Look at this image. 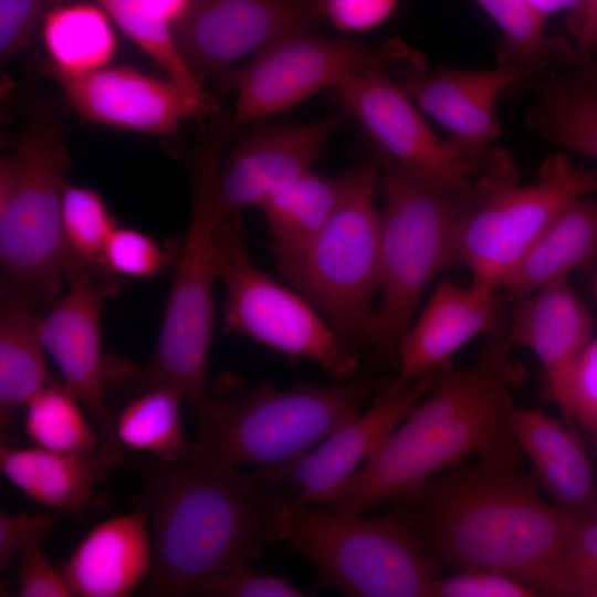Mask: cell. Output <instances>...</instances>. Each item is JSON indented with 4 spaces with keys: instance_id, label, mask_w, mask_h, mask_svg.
<instances>
[{
    "instance_id": "cell-1",
    "label": "cell",
    "mask_w": 597,
    "mask_h": 597,
    "mask_svg": "<svg viewBox=\"0 0 597 597\" xmlns=\"http://www.w3.org/2000/svg\"><path fill=\"white\" fill-rule=\"evenodd\" d=\"M520 460L449 467L398 500V510L438 568L489 569L537 596H567L563 552L578 517L549 504Z\"/></svg>"
},
{
    "instance_id": "cell-2",
    "label": "cell",
    "mask_w": 597,
    "mask_h": 597,
    "mask_svg": "<svg viewBox=\"0 0 597 597\" xmlns=\"http://www.w3.org/2000/svg\"><path fill=\"white\" fill-rule=\"evenodd\" d=\"M238 467L198 442L177 461H139L138 505L153 531L148 595H195L208 579L248 567L276 541L274 517L286 490Z\"/></svg>"
},
{
    "instance_id": "cell-3",
    "label": "cell",
    "mask_w": 597,
    "mask_h": 597,
    "mask_svg": "<svg viewBox=\"0 0 597 597\" xmlns=\"http://www.w3.org/2000/svg\"><path fill=\"white\" fill-rule=\"evenodd\" d=\"M512 347L496 337L469 366L451 359L438 366L430 391L321 507L364 514L469 458L520 459L510 417L525 369Z\"/></svg>"
},
{
    "instance_id": "cell-4",
    "label": "cell",
    "mask_w": 597,
    "mask_h": 597,
    "mask_svg": "<svg viewBox=\"0 0 597 597\" xmlns=\"http://www.w3.org/2000/svg\"><path fill=\"white\" fill-rule=\"evenodd\" d=\"M69 154L57 121L33 111L11 151L0 160L2 291L43 314L66 276L81 268L63 228L62 199Z\"/></svg>"
},
{
    "instance_id": "cell-5",
    "label": "cell",
    "mask_w": 597,
    "mask_h": 597,
    "mask_svg": "<svg viewBox=\"0 0 597 597\" xmlns=\"http://www.w3.org/2000/svg\"><path fill=\"white\" fill-rule=\"evenodd\" d=\"M380 304L367 346L376 358L395 357L429 282L460 265V235L476 208L460 195L411 172L381 153Z\"/></svg>"
},
{
    "instance_id": "cell-6",
    "label": "cell",
    "mask_w": 597,
    "mask_h": 597,
    "mask_svg": "<svg viewBox=\"0 0 597 597\" xmlns=\"http://www.w3.org/2000/svg\"><path fill=\"white\" fill-rule=\"evenodd\" d=\"M274 532L315 570L321 587L356 597H429L438 566L397 509L380 516L279 500Z\"/></svg>"
},
{
    "instance_id": "cell-7",
    "label": "cell",
    "mask_w": 597,
    "mask_h": 597,
    "mask_svg": "<svg viewBox=\"0 0 597 597\" xmlns=\"http://www.w3.org/2000/svg\"><path fill=\"white\" fill-rule=\"evenodd\" d=\"M383 386L375 378L355 377L328 387L263 384L214 391L193 416L197 442L235 465H281L331 436Z\"/></svg>"
},
{
    "instance_id": "cell-8",
    "label": "cell",
    "mask_w": 597,
    "mask_h": 597,
    "mask_svg": "<svg viewBox=\"0 0 597 597\" xmlns=\"http://www.w3.org/2000/svg\"><path fill=\"white\" fill-rule=\"evenodd\" d=\"M377 179L373 166L352 169L347 193L326 226L300 248L274 255L280 274L326 315L341 345L358 359L381 280Z\"/></svg>"
},
{
    "instance_id": "cell-9",
    "label": "cell",
    "mask_w": 597,
    "mask_h": 597,
    "mask_svg": "<svg viewBox=\"0 0 597 597\" xmlns=\"http://www.w3.org/2000/svg\"><path fill=\"white\" fill-rule=\"evenodd\" d=\"M484 164L476 182L483 202L463 224L460 265L471 270V284L496 292L548 223L572 201L597 190V172L557 153L543 163L534 184L517 186L502 150L492 148Z\"/></svg>"
},
{
    "instance_id": "cell-10",
    "label": "cell",
    "mask_w": 597,
    "mask_h": 597,
    "mask_svg": "<svg viewBox=\"0 0 597 597\" xmlns=\"http://www.w3.org/2000/svg\"><path fill=\"white\" fill-rule=\"evenodd\" d=\"M219 227L205 207L191 203L189 227L175 259L172 285L153 357L142 368L118 363L113 376L135 396L157 386L175 388L193 416L210 397L208 364Z\"/></svg>"
},
{
    "instance_id": "cell-11",
    "label": "cell",
    "mask_w": 597,
    "mask_h": 597,
    "mask_svg": "<svg viewBox=\"0 0 597 597\" xmlns=\"http://www.w3.org/2000/svg\"><path fill=\"white\" fill-rule=\"evenodd\" d=\"M216 272L226 290L224 332L313 360L336 383L357 377L359 359L341 345L310 303L254 266L244 244L240 213L217 230Z\"/></svg>"
},
{
    "instance_id": "cell-12",
    "label": "cell",
    "mask_w": 597,
    "mask_h": 597,
    "mask_svg": "<svg viewBox=\"0 0 597 597\" xmlns=\"http://www.w3.org/2000/svg\"><path fill=\"white\" fill-rule=\"evenodd\" d=\"M416 51L400 40L371 48L318 36L307 28L276 38L224 83L238 94L231 130L292 107L348 75L397 77Z\"/></svg>"
},
{
    "instance_id": "cell-13",
    "label": "cell",
    "mask_w": 597,
    "mask_h": 597,
    "mask_svg": "<svg viewBox=\"0 0 597 597\" xmlns=\"http://www.w3.org/2000/svg\"><path fill=\"white\" fill-rule=\"evenodd\" d=\"M347 119L341 109L305 124L263 127L222 159L216 147L199 148L190 161L191 189L222 224L311 171L331 135Z\"/></svg>"
},
{
    "instance_id": "cell-14",
    "label": "cell",
    "mask_w": 597,
    "mask_h": 597,
    "mask_svg": "<svg viewBox=\"0 0 597 597\" xmlns=\"http://www.w3.org/2000/svg\"><path fill=\"white\" fill-rule=\"evenodd\" d=\"M331 90L341 109L356 119L384 153L474 207L482 205L475 174L462 151L451 139L442 140L431 130L392 78L353 74Z\"/></svg>"
},
{
    "instance_id": "cell-15",
    "label": "cell",
    "mask_w": 597,
    "mask_h": 597,
    "mask_svg": "<svg viewBox=\"0 0 597 597\" xmlns=\"http://www.w3.org/2000/svg\"><path fill=\"white\" fill-rule=\"evenodd\" d=\"M66 282L67 292L41 317V343L59 367L63 386L94 416L106 441L113 442L116 415L107 404L102 313L119 284L115 275L87 268L72 271Z\"/></svg>"
},
{
    "instance_id": "cell-16",
    "label": "cell",
    "mask_w": 597,
    "mask_h": 597,
    "mask_svg": "<svg viewBox=\"0 0 597 597\" xmlns=\"http://www.w3.org/2000/svg\"><path fill=\"white\" fill-rule=\"evenodd\" d=\"M544 70L507 63L482 71L438 67L428 72L416 52L395 82L417 105L452 135L476 174L501 133L496 114L499 96Z\"/></svg>"
},
{
    "instance_id": "cell-17",
    "label": "cell",
    "mask_w": 597,
    "mask_h": 597,
    "mask_svg": "<svg viewBox=\"0 0 597 597\" xmlns=\"http://www.w3.org/2000/svg\"><path fill=\"white\" fill-rule=\"evenodd\" d=\"M44 70L81 117L95 124L168 135L187 118L220 111L213 98H203L170 78L158 80L129 67L67 72L46 62Z\"/></svg>"
},
{
    "instance_id": "cell-18",
    "label": "cell",
    "mask_w": 597,
    "mask_h": 597,
    "mask_svg": "<svg viewBox=\"0 0 597 597\" xmlns=\"http://www.w3.org/2000/svg\"><path fill=\"white\" fill-rule=\"evenodd\" d=\"M436 369L345 421L316 448L281 465L258 468L264 480L296 492L303 504L320 506L346 482L406 419L434 384Z\"/></svg>"
},
{
    "instance_id": "cell-19",
    "label": "cell",
    "mask_w": 597,
    "mask_h": 597,
    "mask_svg": "<svg viewBox=\"0 0 597 597\" xmlns=\"http://www.w3.org/2000/svg\"><path fill=\"white\" fill-rule=\"evenodd\" d=\"M320 18L315 0H191L172 33L196 75L218 74L243 55Z\"/></svg>"
},
{
    "instance_id": "cell-20",
    "label": "cell",
    "mask_w": 597,
    "mask_h": 597,
    "mask_svg": "<svg viewBox=\"0 0 597 597\" xmlns=\"http://www.w3.org/2000/svg\"><path fill=\"white\" fill-rule=\"evenodd\" d=\"M503 307L496 292L441 281L400 344L397 374L374 398L390 397L436 369L473 337L502 329Z\"/></svg>"
},
{
    "instance_id": "cell-21",
    "label": "cell",
    "mask_w": 597,
    "mask_h": 597,
    "mask_svg": "<svg viewBox=\"0 0 597 597\" xmlns=\"http://www.w3.org/2000/svg\"><path fill=\"white\" fill-rule=\"evenodd\" d=\"M593 317L567 279L516 300L505 339L530 349L541 362L552 398L564 416L572 370L593 336Z\"/></svg>"
},
{
    "instance_id": "cell-22",
    "label": "cell",
    "mask_w": 597,
    "mask_h": 597,
    "mask_svg": "<svg viewBox=\"0 0 597 597\" xmlns=\"http://www.w3.org/2000/svg\"><path fill=\"white\" fill-rule=\"evenodd\" d=\"M148 517L130 513L95 526L59 569L73 596L124 597L147 577L153 564Z\"/></svg>"
},
{
    "instance_id": "cell-23",
    "label": "cell",
    "mask_w": 597,
    "mask_h": 597,
    "mask_svg": "<svg viewBox=\"0 0 597 597\" xmlns=\"http://www.w3.org/2000/svg\"><path fill=\"white\" fill-rule=\"evenodd\" d=\"M514 442L531 461L537 484L553 504L584 517L597 512V488L579 437L542 410L514 406L510 417Z\"/></svg>"
},
{
    "instance_id": "cell-24",
    "label": "cell",
    "mask_w": 597,
    "mask_h": 597,
    "mask_svg": "<svg viewBox=\"0 0 597 597\" xmlns=\"http://www.w3.org/2000/svg\"><path fill=\"white\" fill-rule=\"evenodd\" d=\"M127 460L124 447L106 441L90 455L1 446L2 474L34 501L65 512L88 505L108 472Z\"/></svg>"
},
{
    "instance_id": "cell-25",
    "label": "cell",
    "mask_w": 597,
    "mask_h": 597,
    "mask_svg": "<svg viewBox=\"0 0 597 597\" xmlns=\"http://www.w3.org/2000/svg\"><path fill=\"white\" fill-rule=\"evenodd\" d=\"M597 254V200L572 201L540 233L503 283L514 300L590 265Z\"/></svg>"
},
{
    "instance_id": "cell-26",
    "label": "cell",
    "mask_w": 597,
    "mask_h": 597,
    "mask_svg": "<svg viewBox=\"0 0 597 597\" xmlns=\"http://www.w3.org/2000/svg\"><path fill=\"white\" fill-rule=\"evenodd\" d=\"M43 313L29 301L1 290L0 300V420L7 428L13 412L49 383L40 338Z\"/></svg>"
},
{
    "instance_id": "cell-27",
    "label": "cell",
    "mask_w": 597,
    "mask_h": 597,
    "mask_svg": "<svg viewBox=\"0 0 597 597\" xmlns=\"http://www.w3.org/2000/svg\"><path fill=\"white\" fill-rule=\"evenodd\" d=\"M352 170L337 177L311 171L261 200L275 254L291 252L308 242L329 221L349 188Z\"/></svg>"
},
{
    "instance_id": "cell-28",
    "label": "cell",
    "mask_w": 597,
    "mask_h": 597,
    "mask_svg": "<svg viewBox=\"0 0 597 597\" xmlns=\"http://www.w3.org/2000/svg\"><path fill=\"white\" fill-rule=\"evenodd\" d=\"M121 30L149 55L169 78L201 97L210 94L181 56L172 33L191 0H96Z\"/></svg>"
},
{
    "instance_id": "cell-29",
    "label": "cell",
    "mask_w": 597,
    "mask_h": 597,
    "mask_svg": "<svg viewBox=\"0 0 597 597\" xmlns=\"http://www.w3.org/2000/svg\"><path fill=\"white\" fill-rule=\"evenodd\" d=\"M526 123L548 142L597 159V90L582 80L541 83Z\"/></svg>"
},
{
    "instance_id": "cell-30",
    "label": "cell",
    "mask_w": 597,
    "mask_h": 597,
    "mask_svg": "<svg viewBox=\"0 0 597 597\" xmlns=\"http://www.w3.org/2000/svg\"><path fill=\"white\" fill-rule=\"evenodd\" d=\"M184 396L175 388L157 386L137 394L116 415L115 441L163 461L185 458L190 444L181 420Z\"/></svg>"
},
{
    "instance_id": "cell-31",
    "label": "cell",
    "mask_w": 597,
    "mask_h": 597,
    "mask_svg": "<svg viewBox=\"0 0 597 597\" xmlns=\"http://www.w3.org/2000/svg\"><path fill=\"white\" fill-rule=\"evenodd\" d=\"M42 35L50 62L67 72L105 67L116 48L108 14L88 3L50 10L43 19Z\"/></svg>"
},
{
    "instance_id": "cell-32",
    "label": "cell",
    "mask_w": 597,
    "mask_h": 597,
    "mask_svg": "<svg viewBox=\"0 0 597 597\" xmlns=\"http://www.w3.org/2000/svg\"><path fill=\"white\" fill-rule=\"evenodd\" d=\"M81 402L63 386L48 383L25 406L24 429L36 447L90 455L103 443L93 432Z\"/></svg>"
},
{
    "instance_id": "cell-33",
    "label": "cell",
    "mask_w": 597,
    "mask_h": 597,
    "mask_svg": "<svg viewBox=\"0 0 597 597\" xmlns=\"http://www.w3.org/2000/svg\"><path fill=\"white\" fill-rule=\"evenodd\" d=\"M505 34L509 63L545 70L561 59L568 61L572 48L559 36H546V18L525 0H475Z\"/></svg>"
},
{
    "instance_id": "cell-34",
    "label": "cell",
    "mask_w": 597,
    "mask_h": 597,
    "mask_svg": "<svg viewBox=\"0 0 597 597\" xmlns=\"http://www.w3.org/2000/svg\"><path fill=\"white\" fill-rule=\"evenodd\" d=\"M62 220L67 244L76 261L82 266L106 271L103 253L116 227L101 196L92 189L66 182Z\"/></svg>"
},
{
    "instance_id": "cell-35",
    "label": "cell",
    "mask_w": 597,
    "mask_h": 597,
    "mask_svg": "<svg viewBox=\"0 0 597 597\" xmlns=\"http://www.w3.org/2000/svg\"><path fill=\"white\" fill-rule=\"evenodd\" d=\"M166 262L165 252L153 238L130 228H115L103 253V265L113 275L150 277Z\"/></svg>"
},
{
    "instance_id": "cell-36",
    "label": "cell",
    "mask_w": 597,
    "mask_h": 597,
    "mask_svg": "<svg viewBox=\"0 0 597 597\" xmlns=\"http://www.w3.org/2000/svg\"><path fill=\"white\" fill-rule=\"evenodd\" d=\"M567 596L597 597V512L578 517L563 552Z\"/></svg>"
},
{
    "instance_id": "cell-37",
    "label": "cell",
    "mask_w": 597,
    "mask_h": 597,
    "mask_svg": "<svg viewBox=\"0 0 597 597\" xmlns=\"http://www.w3.org/2000/svg\"><path fill=\"white\" fill-rule=\"evenodd\" d=\"M521 582L504 574L468 568L447 577L437 576L431 584L429 597H536Z\"/></svg>"
},
{
    "instance_id": "cell-38",
    "label": "cell",
    "mask_w": 597,
    "mask_h": 597,
    "mask_svg": "<svg viewBox=\"0 0 597 597\" xmlns=\"http://www.w3.org/2000/svg\"><path fill=\"white\" fill-rule=\"evenodd\" d=\"M199 596L222 597H302L307 594L284 577L259 573L249 566L217 575L196 591Z\"/></svg>"
},
{
    "instance_id": "cell-39",
    "label": "cell",
    "mask_w": 597,
    "mask_h": 597,
    "mask_svg": "<svg viewBox=\"0 0 597 597\" xmlns=\"http://www.w3.org/2000/svg\"><path fill=\"white\" fill-rule=\"evenodd\" d=\"M51 0H0V57L4 64L28 49Z\"/></svg>"
},
{
    "instance_id": "cell-40",
    "label": "cell",
    "mask_w": 597,
    "mask_h": 597,
    "mask_svg": "<svg viewBox=\"0 0 597 597\" xmlns=\"http://www.w3.org/2000/svg\"><path fill=\"white\" fill-rule=\"evenodd\" d=\"M565 417L579 422L597 440V338L586 346L572 370Z\"/></svg>"
},
{
    "instance_id": "cell-41",
    "label": "cell",
    "mask_w": 597,
    "mask_h": 597,
    "mask_svg": "<svg viewBox=\"0 0 597 597\" xmlns=\"http://www.w3.org/2000/svg\"><path fill=\"white\" fill-rule=\"evenodd\" d=\"M49 531L33 534L20 549L19 589L22 597L73 596L60 570L49 562L40 543Z\"/></svg>"
},
{
    "instance_id": "cell-42",
    "label": "cell",
    "mask_w": 597,
    "mask_h": 597,
    "mask_svg": "<svg viewBox=\"0 0 597 597\" xmlns=\"http://www.w3.org/2000/svg\"><path fill=\"white\" fill-rule=\"evenodd\" d=\"M398 0H315L320 17L343 31H365L385 21Z\"/></svg>"
},
{
    "instance_id": "cell-43",
    "label": "cell",
    "mask_w": 597,
    "mask_h": 597,
    "mask_svg": "<svg viewBox=\"0 0 597 597\" xmlns=\"http://www.w3.org/2000/svg\"><path fill=\"white\" fill-rule=\"evenodd\" d=\"M52 520L50 516L30 515L21 513L11 515L0 513V568L10 567L12 561L20 553L23 544L40 531H51Z\"/></svg>"
},
{
    "instance_id": "cell-44",
    "label": "cell",
    "mask_w": 597,
    "mask_h": 597,
    "mask_svg": "<svg viewBox=\"0 0 597 597\" xmlns=\"http://www.w3.org/2000/svg\"><path fill=\"white\" fill-rule=\"evenodd\" d=\"M568 27L576 38L568 61L588 62L597 51V0H580L579 4L569 11Z\"/></svg>"
},
{
    "instance_id": "cell-45",
    "label": "cell",
    "mask_w": 597,
    "mask_h": 597,
    "mask_svg": "<svg viewBox=\"0 0 597 597\" xmlns=\"http://www.w3.org/2000/svg\"><path fill=\"white\" fill-rule=\"evenodd\" d=\"M525 2L540 15L547 18L548 14L559 10H573L580 0H525Z\"/></svg>"
},
{
    "instance_id": "cell-46",
    "label": "cell",
    "mask_w": 597,
    "mask_h": 597,
    "mask_svg": "<svg viewBox=\"0 0 597 597\" xmlns=\"http://www.w3.org/2000/svg\"><path fill=\"white\" fill-rule=\"evenodd\" d=\"M582 81L590 87L597 90V62L586 70Z\"/></svg>"
},
{
    "instance_id": "cell-47",
    "label": "cell",
    "mask_w": 597,
    "mask_h": 597,
    "mask_svg": "<svg viewBox=\"0 0 597 597\" xmlns=\"http://www.w3.org/2000/svg\"><path fill=\"white\" fill-rule=\"evenodd\" d=\"M594 294H595V298L597 301V270H596V274H595V277H594Z\"/></svg>"
},
{
    "instance_id": "cell-48",
    "label": "cell",
    "mask_w": 597,
    "mask_h": 597,
    "mask_svg": "<svg viewBox=\"0 0 597 597\" xmlns=\"http://www.w3.org/2000/svg\"><path fill=\"white\" fill-rule=\"evenodd\" d=\"M595 446H596V449H597V440H595Z\"/></svg>"
}]
</instances>
